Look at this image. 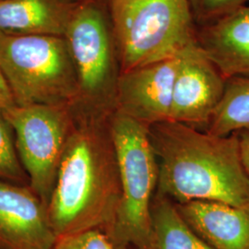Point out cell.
Returning <instances> with one entry per match:
<instances>
[{"label": "cell", "instance_id": "5bb4252c", "mask_svg": "<svg viewBox=\"0 0 249 249\" xmlns=\"http://www.w3.org/2000/svg\"><path fill=\"white\" fill-rule=\"evenodd\" d=\"M151 234L148 249H214L186 223L177 205L155 194L151 203Z\"/></svg>", "mask_w": 249, "mask_h": 249}, {"label": "cell", "instance_id": "8992f818", "mask_svg": "<svg viewBox=\"0 0 249 249\" xmlns=\"http://www.w3.org/2000/svg\"><path fill=\"white\" fill-rule=\"evenodd\" d=\"M0 70L16 106L71 105L78 78L64 36L0 34Z\"/></svg>", "mask_w": 249, "mask_h": 249}, {"label": "cell", "instance_id": "ac0fdd59", "mask_svg": "<svg viewBox=\"0 0 249 249\" xmlns=\"http://www.w3.org/2000/svg\"><path fill=\"white\" fill-rule=\"evenodd\" d=\"M52 249H116L105 231L90 230L58 238Z\"/></svg>", "mask_w": 249, "mask_h": 249}, {"label": "cell", "instance_id": "d6986e66", "mask_svg": "<svg viewBox=\"0 0 249 249\" xmlns=\"http://www.w3.org/2000/svg\"><path fill=\"white\" fill-rule=\"evenodd\" d=\"M15 106L16 103L8 81L0 70V109L5 111Z\"/></svg>", "mask_w": 249, "mask_h": 249}, {"label": "cell", "instance_id": "277c9868", "mask_svg": "<svg viewBox=\"0 0 249 249\" xmlns=\"http://www.w3.org/2000/svg\"><path fill=\"white\" fill-rule=\"evenodd\" d=\"M66 39L78 78L72 108L112 116L116 111L121 63L109 0H85L75 10Z\"/></svg>", "mask_w": 249, "mask_h": 249}, {"label": "cell", "instance_id": "7c38bea8", "mask_svg": "<svg viewBox=\"0 0 249 249\" xmlns=\"http://www.w3.org/2000/svg\"><path fill=\"white\" fill-rule=\"evenodd\" d=\"M176 205L192 230L214 249H249V204L191 201Z\"/></svg>", "mask_w": 249, "mask_h": 249}, {"label": "cell", "instance_id": "7402d4cb", "mask_svg": "<svg viewBox=\"0 0 249 249\" xmlns=\"http://www.w3.org/2000/svg\"><path fill=\"white\" fill-rule=\"evenodd\" d=\"M246 1V4H249V0H245Z\"/></svg>", "mask_w": 249, "mask_h": 249}, {"label": "cell", "instance_id": "9a60e30c", "mask_svg": "<svg viewBox=\"0 0 249 249\" xmlns=\"http://www.w3.org/2000/svg\"><path fill=\"white\" fill-rule=\"evenodd\" d=\"M249 128V76L227 79L223 99L204 130L229 136Z\"/></svg>", "mask_w": 249, "mask_h": 249}, {"label": "cell", "instance_id": "44dd1931", "mask_svg": "<svg viewBox=\"0 0 249 249\" xmlns=\"http://www.w3.org/2000/svg\"><path fill=\"white\" fill-rule=\"evenodd\" d=\"M71 1L77 2V3H80V2H83V1H85V0H71Z\"/></svg>", "mask_w": 249, "mask_h": 249}, {"label": "cell", "instance_id": "2e32d148", "mask_svg": "<svg viewBox=\"0 0 249 249\" xmlns=\"http://www.w3.org/2000/svg\"><path fill=\"white\" fill-rule=\"evenodd\" d=\"M0 181L29 186L26 173L18 158L13 129L0 109Z\"/></svg>", "mask_w": 249, "mask_h": 249}, {"label": "cell", "instance_id": "52a82bcc", "mask_svg": "<svg viewBox=\"0 0 249 249\" xmlns=\"http://www.w3.org/2000/svg\"><path fill=\"white\" fill-rule=\"evenodd\" d=\"M4 115L13 129L29 187L47 207L73 126L71 105L11 107Z\"/></svg>", "mask_w": 249, "mask_h": 249}, {"label": "cell", "instance_id": "7a4b0ae2", "mask_svg": "<svg viewBox=\"0 0 249 249\" xmlns=\"http://www.w3.org/2000/svg\"><path fill=\"white\" fill-rule=\"evenodd\" d=\"M159 179L156 193L176 204H249V178L237 134L218 136L175 121L149 127Z\"/></svg>", "mask_w": 249, "mask_h": 249}, {"label": "cell", "instance_id": "30bf717a", "mask_svg": "<svg viewBox=\"0 0 249 249\" xmlns=\"http://www.w3.org/2000/svg\"><path fill=\"white\" fill-rule=\"evenodd\" d=\"M47 207L29 186L0 181V249H52Z\"/></svg>", "mask_w": 249, "mask_h": 249}, {"label": "cell", "instance_id": "5b68a950", "mask_svg": "<svg viewBox=\"0 0 249 249\" xmlns=\"http://www.w3.org/2000/svg\"><path fill=\"white\" fill-rule=\"evenodd\" d=\"M109 1L122 72L176 57L196 41L188 0Z\"/></svg>", "mask_w": 249, "mask_h": 249}, {"label": "cell", "instance_id": "4fadbf2b", "mask_svg": "<svg viewBox=\"0 0 249 249\" xmlns=\"http://www.w3.org/2000/svg\"><path fill=\"white\" fill-rule=\"evenodd\" d=\"M78 5L71 0H0V34L65 37Z\"/></svg>", "mask_w": 249, "mask_h": 249}, {"label": "cell", "instance_id": "603a6c76", "mask_svg": "<svg viewBox=\"0 0 249 249\" xmlns=\"http://www.w3.org/2000/svg\"><path fill=\"white\" fill-rule=\"evenodd\" d=\"M133 249V248H130V249Z\"/></svg>", "mask_w": 249, "mask_h": 249}, {"label": "cell", "instance_id": "ba28073f", "mask_svg": "<svg viewBox=\"0 0 249 249\" xmlns=\"http://www.w3.org/2000/svg\"><path fill=\"white\" fill-rule=\"evenodd\" d=\"M226 79L197 42L178 54L170 120L205 128L223 99Z\"/></svg>", "mask_w": 249, "mask_h": 249}, {"label": "cell", "instance_id": "ffe728a7", "mask_svg": "<svg viewBox=\"0 0 249 249\" xmlns=\"http://www.w3.org/2000/svg\"><path fill=\"white\" fill-rule=\"evenodd\" d=\"M236 134L238 136L240 143L241 156L243 164L249 178V128Z\"/></svg>", "mask_w": 249, "mask_h": 249}, {"label": "cell", "instance_id": "6da1fadb", "mask_svg": "<svg viewBox=\"0 0 249 249\" xmlns=\"http://www.w3.org/2000/svg\"><path fill=\"white\" fill-rule=\"evenodd\" d=\"M71 110L73 126L47 206L57 239L90 230L107 233L121 197L113 115Z\"/></svg>", "mask_w": 249, "mask_h": 249}, {"label": "cell", "instance_id": "3957f363", "mask_svg": "<svg viewBox=\"0 0 249 249\" xmlns=\"http://www.w3.org/2000/svg\"><path fill=\"white\" fill-rule=\"evenodd\" d=\"M111 129L120 173L121 197L107 234L116 249H148L151 234V203L159 167L149 127L115 112Z\"/></svg>", "mask_w": 249, "mask_h": 249}, {"label": "cell", "instance_id": "8fae6325", "mask_svg": "<svg viewBox=\"0 0 249 249\" xmlns=\"http://www.w3.org/2000/svg\"><path fill=\"white\" fill-rule=\"evenodd\" d=\"M196 42L226 80L249 76V4L197 27Z\"/></svg>", "mask_w": 249, "mask_h": 249}, {"label": "cell", "instance_id": "9c48e42d", "mask_svg": "<svg viewBox=\"0 0 249 249\" xmlns=\"http://www.w3.org/2000/svg\"><path fill=\"white\" fill-rule=\"evenodd\" d=\"M178 55L123 71L116 111L148 127L169 121Z\"/></svg>", "mask_w": 249, "mask_h": 249}, {"label": "cell", "instance_id": "e0dca14e", "mask_svg": "<svg viewBox=\"0 0 249 249\" xmlns=\"http://www.w3.org/2000/svg\"><path fill=\"white\" fill-rule=\"evenodd\" d=\"M196 27L204 26L246 5L245 0H188Z\"/></svg>", "mask_w": 249, "mask_h": 249}]
</instances>
